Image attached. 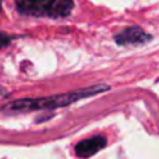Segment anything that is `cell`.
<instances>
[{
	"mask_svg": "<svg viewBox=\"0 0 159 159\" xmlns=\"http://www.w3.org/2000/svg\"><path fill=\"white\" fill-rule=\"evenodd\" d=\"M107 85H93V87L82 88L78 91L67 93H59V95L46 96V98H36V99H18L8 103L4 109H10L13 112H28V110H38V109H56L74 103L80 99L93 96L98 93L107 91Z\"/></svg>",
	"mask_w": 159,
	"mask_h": 159,
	"instance_id": "6da1fadb",
	"label": "cell"
},
{
	"mask_svg": "<svg viewBox=\"0 0 159 159\" xmlns=\"http://www.w3.org/2000/svg\"><path fill=\"white\" fill-rule=\"evenodd\" d=\"M16 4L21 14L48 18L67 17L74 7L73 0H16Z\"/></svg>",
	"mask_w": 159,
	"mask_h": 159,
	"instance_id": "7a4b0ae2",
	"label": "cell"
},
{
	"mask_svg": "<svg viewBox=\"0 0 159 159\" xmlns=\"http://www.w3.org/2000/svg\"><path fill=\"white\" fill-rule=\"evenodd\" d=\"M151 39L152 36L140 27H129L115 36L116 43L120 46H141L148 43Z\"/></svg>",
	"mask_w": 159,
	"mask_h": 159,
	"instance_id": "3957f363",
	"label": "cell"
},
{
	"mask_svg": "<svg viewBox=\"0 0 159 159\" xmlns=\"http://www.w3.org/2000/svg\"><path fill=\"white\" fill-rule=\"evenodd\" d=\"M107 144L106 137L103 135H93L91 138L82 140L75 145V154L80 158H89L103 149Z\"/></svg>",
	"mask_w": 159,
	"mask_h": 159,
	"instance_id": "277c9868",
	"label": "cell"
}]
</instances>
